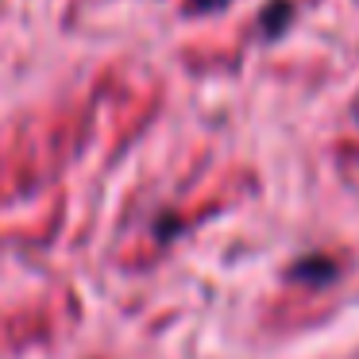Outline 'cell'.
<instances>
[{"label":"cell","mask_w":359,"mask_h":359,"mask_svg":"<svg viewBox=\"0 0 359 359\" xmlns=\"http://www.w3.org/2000/svg\"><path fill=\"white\" fill-rule=\"evenodd\" d=\"M290 274H294L297 282H313V286H320V282H332L336 278V266L328 263L325 255H309V259H302Z\"/></svg>","instance_id":"6da1fadb"},{"label":"cell","mask_w":359,"mask_h":359,"mask_svg":"<svg viewBox=\"0 0 359 359\" xmlns=\"http://www.w3.org/2000/svg\"><path fill=\"white\" fill-rule=\"evenodd\" d=\"M224 0H189V8L194 12H212V8H220Z\"/></svg>","instance_id":"7a4b0ae2"}]
</instances>
